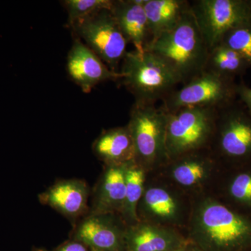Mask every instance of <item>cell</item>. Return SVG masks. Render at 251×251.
I'll use <instances>...</instances> for the list:
<instances>
[{"label": "cell", "instance_id": "24", "mask_svg": "<svg viewBox=\"0 0 251 251\" xmlns=\"http://www.w3.org/2000/svg\"><path fill=\"white\" fill-rule=\"evenodd\" d=\"M68 13V25L103 9H112V0H65L62 1Z\"/></svg>", "mask_w": 251, "mask_h": 251}, {"label": "cell", "instance_id": "25", "mask_svg": "<svg viewBox=\"0 0 251 251\" xmlns=\"http://www.w3.org/2000/svg\"><path fill=\"white\" fill-rule=\"evenodd\" d=\"M237 98L245 107L248 112L251 115V87L244 84V82L237 84Z\"/></svg>", "mask_w": 251, "mask_h": 251}, {"label": "cell", "instance_id": "21", "mask_svg": "<svg viewBox=\"0 0 251 251\" xmlns=\"http://www.w3.org/2000/svg\"><path fill=\"white\" fill-rule=\"evenodd\" d=\"M249 68L250 66L240 54L220 44L209 51L204 71L235 79L237 76L244 75Z\"/></svg>", "mask_w": 251, "mask_h": 251}, {"label": "cell", "instance_id": "19", "mask_svg": "<svg viewBox=\"0 0 251 251\" xmlns=\"http://www.w3.org/2000/svg\"><path fill=\"white\" fill-rule=\"evenodd\" d=\"M88 189L77 180L60 181L40 196L43 202L67 216L79 215L87 205Z\"/></svg>", "mask_w": 251, "mask_h": 251}, {"label": "cell", "instance_id": "2", "mask_svg": "<svg viewBox=\"0 0 251 251\" xmlns=\"http://www.w3.org/2000/svg\"><path fill=\"white\" fill-rule=\"evenodd\" d=\"M147 50L164 59L184 84L204 72L210 50L191 9L176 27L152 41Z\"/></svg>", "mask_w": 251, "mask_h": 251}, {"label": "cell", "instance_id": "30", "mask_svg": "<svg viewBox=\"0 0 251 251\" xmlns=\"http://www.w3.org/2000/svg\"></svg>", "mask_w": 251, "mask_h": 251}, {"label": "cell", "instance_id": "1", "mask_svg": "<svg viewBox=\"0 0 251 251\" xmlns=\"http://www.w3.org/2000/svg\"><path fill=\"white\" fill-rule=\"evenodd\" d=\"M188 224V241L202 251H251V218L218 198L198 200Z\"/></svg>", "mask_w": 251, "mask_h": 251}, {"label": "cell", "instance_id": "10", "mask_svg": "<svg viewBox=\"0 0 251 251\" xmlns=\"http://www.w3.org/2000/svg\"><path fill=\"white\" fill-rule=\"evenodd\" d=\"M67 71L73 82L87 94L101 82L122 78L120 72L111 70L78 38L68 53Z\"/></svg>", "mask_w": 251, "mask_h": 251}, {"label": "cell", "instance_id": "13", "mask_svg": "<svg viewBox=\"0 0 251 251\" xmlns=\"http://www.w3.org/2000/svg\"><path fill=\"white\" fill-rule=\"evenodd\" d=\"M166 166L172 181L186 190L202 187L221 167L209 150L188 153L172 160Z\"/></svg>", "mask_w": 251, "mask_h": 251}, {"label": "cell", "instance_id": "17", "mask_svg": "<svg viewBox=\"0 0 251 251\" xmlns=\"http://www.w3.org/2000/svg\"><path fill=\"white\" fill-rule=\"evenodd\" d=\"M93 150L107 166L135 162L134 143L128 126L104 131L94 142Z\"/></svg>", "mask_w": 251, "mask_h": 251}, {"label": "cell", "instance_id": "20", "mask_svg": "<svg viewBox=\"0 0 251 251\" xmlns=\"http://www.w3.org/2000/svg\"><path fill=\"white\" fill-rule=\"evenodd\" d=\"M124 166H108L97 193L94 214L122 212L126 194V170Z\"/></svg>", "mask_w": 251, "mask_h": 251}, {"label": "cell", "instance_id": "11", "mask_svg": "<svg viewBox=\"0 0 251 251\" xmlns=\"http://www.w3.org/2000/svg\"><path fill=\"white\" fill-rule=\"evenodd\" d=\"M138 211L144 218V222L174 227L182 222L184 204L169 188L156 185L145 187Z\"/></svg>", "mask_w": 251, "mask_h": 251}, {"label": "cell", "instance_id": "18", "mask_svg": "<svg viewBox=\"0 0 251 251\" xmlns=\"http://www.w3.org/2000/svg\"><path fill=\"white\" fill-rule=\"evenodd\" d=\"M152 41L176 27L191 9L186 0H142Z\"/></svg>", "mask_w": 251, "mask_h": 251}, {"label": "cell", "instance_id": "26", "mask_svg": "<svg viewBox=\"0 0 251 251\" xmlns=\"http://www.w3.org/2000/svg\"><path fill=\"white\" fill-rule=\"evenodd\" d=\"M57 251H87V250L84 244L79 242L68 244Z\"/></svg>", "mask_w": 251, "mask_h": 251}, {"label": "cell", "instance_id": "14", "mask_svg": "<svg viewBox=\"0 0 251 251\" xmlns=\"http://www.w3.org/2000/svg\"><path fill=\"white\" fill-rule=\"evenodd\" d=\"M115 214H94L86 219L76 232L77 240L102 251H122L126 248V228L114 217Z\"/></svg>", "mask_w": 251, "mask_h": 251}, {"label": "cell", "instance_id": "28", "mask_svg": "<svg viewBox=\"0 0 251 251\" xmlns=\"http://www.w3.org/2000/svg\"><path fill=\"white\" fill-rule=\"evenodd\" d=\"M91 251H102L97 250V249H92V248H91Z\"/></svg>", "mask_w": 251, "mask_h": 251}, {"label": "cell", "instance_id": "7", "mask_svg": "<svg viewBox=\"0 0 251 251\" xmlns=\"http://www.w3.org/2000/svg\"><path fill=\"white\" fill-rule=\"evenodd\" d=\"M237 85L234 79L204 71L173 91L161 107L167 112L194 107L222 108L237 100Z\"/></svg>", "mask_w": 251, "mask_h": 251}, {"label": "cell", "instance_id": "12", "mask_svg": "<svg viewBox=\"0 0 251 251\" xmlns=\"http://www.w3.org/2000/svg\"><path fill=\"white\" fill-rule=\"evenodd\" d=\"M189 241L174 227L139 221L126 230L128 251H175L183 249Z\"/></svg>", "mask_w": 251, "mask_h": 251}, {"label": "cell", "instance_id": "3", "mask_svg": "<svg viewBox=\"0 0 251 251\" xmlns=\"http://www.w3.org/2000/svg\"><path fill=\"white\" fill-rule=\"evenodd\" d=\"M121 80L135 98V103L156 105L182 83L179 75L151 51L127 52L123 59Z\"/></svg>", "mask_w": 251, "mask_h": 251}, {"label": "cell", "instance_id": "5", "mask_svg": "<svg viewBox=\"0 0 251 251\" xmlns=\"http://www.w3.org/2000/svg\"><path fill=\"white\" fill-rule=\"evenodd\" d=\"M218 110L194 107L168 112L166 149L170 161L209 150L215 133Z\"/></svg>", "mask_w": 251, "mask_h": 251}, {"label": "cell", "instance_id": "15", "mask_svg": "<svg viewBox=\"0 0 251 251\" xmlns=\"http://www.w3.org/2000/svg\"><path fill=\"white\" fill-rule=\"evenodd\" d=\"M111 12L127 42L140 53L146 51L152 39L142 0L113 1Z\"/></svg>", "mask_w": 251, "mask_h": 251}, {"label": "cell", "instance_id": "9", "mask_svg": "<svg viewBox=\"0 0 251 251\" xmlns=\"http://www.w3.org/2000/svg\"><path fill=\"white\" fill-rule=\"evenodd\" d=\"M191 9L209 50L229 30L251 21V0H196Z\"/></svg>", "mask_w": 251, "mask_h": 251}, {"label": "cell", "instance_id": "16", "mask_svg": "<svg viewBox=\"0 0 251 251\" xmlns=\"http://www.w3.org/2000/svg\"><path fill=\"white\" fill-rule=\"evenodd\" d=\"M221 169L220 201L251 218V164Z\"/></svg>", "mask_w": 251, "mask_h": 251}, {"label": "cell", "instance_id": "23", "mask_svg": "<svg viewBox=\"0 0 251 251\" xmlns=\"http://www.w3.org/2000/svg\"><path fill=\"white\" fill-rule=\"evenodd\" d=\"M221 44L240 54L251 67V21L226 33Z\"/></svg>", "mask_w": 251, "mask_h": 251}, {"label": "cell", "instance_id": "27", "mask_svg": "<svg viewBox=\"0 0 251 251\" xmlns=\"http://www.w3.org/2000/svg\"><path fill=\"white\" fill-rule=\"evenodd\" d=\"M184 251H202L201 249H198L197 247L193 245L191 242H188L187 245L184 248Z\"/></svg>", "mask_w": 251, "mask_h": 251}, {"label": "cell", "instance_id": "8", "mask_svg": "<svg viewBox=\"0 0 251 251\" xmlns=\"http://www.w3.org/2000/svg\"><path fill=\"white\" fill-rule=\"evenodd\" d=\"M69 27L74 34L111 70L126 54L128 42L123 35L110 9H103L81 18Z\"/></svg>", "mask_w": 251, "mask_h": 251}, {"label": "cell", "instance_id": "6", "mask_svg": "<svg viewBox=\"0 0 251 251\" xmlns=\"http://www.w3.org/2000/svg\"><path fill=\"white\" fill-rule=\"evenodd\" d=\"M168 112L156 105L133 104L128 124L134 143L135 163L145 171L169 163L166 149Z\"/></svg>", "mask_w": 251, "mask_h": 251}, {"label": "cell", "instance_id": "4", "mask_svg": "<svg viewBox=\"0 0 251 251\" xmlns=\"http://www.w3.org/2000/svg\"><path fill=\"white\" fill-rule=\"evenodd\" d=\"M209 150L221 168L251 164V115L239 100L218 110Z\"/></svg>", "mask_w": 251, "mask_h": 251}, {"label": "cell", "instance_id": "22", "mask_svg": "<svg viewBox=\"0 0 251 251\" xmlns=\"http://www.w3.org/2000/svg\"><path fill=\"white\" fill-rule=\"evenodd\" d=\"M145 171L135 162L126 170V194L122 216L132 225L139 222L138 207L145 190Z\"/></svg>", "mask_w": 251, "mask_h": 251}, {"label": "cell", "instance_id": "29", "mask_svg": "<svg viewBox=\"0 0 251 251\" xmlns=\"http://www.w3.org/2000/svg\"><path fill=\"white\" fill-rule=\"evenodd\" d=\"M184 247V248H185ZM184 248H183V249H179V250H177V251H184Z\"/></svg>", "mask_w": 251, "mask_h": 251}]
</instances>
